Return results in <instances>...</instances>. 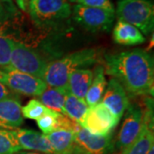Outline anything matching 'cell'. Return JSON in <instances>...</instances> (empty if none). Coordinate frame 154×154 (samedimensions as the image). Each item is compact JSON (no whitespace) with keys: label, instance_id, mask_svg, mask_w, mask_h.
Segmentation results:
<instances>
[{"label":"cell","instance_id":"cell-1","mask_svg":"<svg viewBox=\"0 0 154 154\" xmlns=\"http://www.w3.org/2000/svg\"><path fill=\"white\" fill-rule=\"evenodd\" d=\"M103 63L105 73L121 83L128 97L153 96V57L146 51L134 49L106 54Z\"/></svg>","mask_w":154,"mask_h":154},{"label":"cell","instance_id":"cell-2","mask_svg":"<svg viewBox=\"0 0 154 154\" xmlns=\"http://www.w3.org/2000/svg\"><path fill=\"white\" fill-rule=\"evenodd\" d=\"M100 57L101 51L96 48L74 51L58 60L49 63L42 80L47 87L67 89L68 80L72 72L94 65L101 60Z\"/></svg>","mask_w":154,"mask_h":154},{"label":"cell","instance_id":"cell-3","mask_svg":"<svg viewBox=\"0 0 154 154\" xmlns=\"http://www.w3.org/2000/svg\"><path fill=\"white\" fill-rule=\"evenodd\" d=\"M27 13L36 28L49 30L70 17L72 7L69 0H29Z\"/></svg>","mask_w":154,"mask_h":154},{"label":"cell","instance_id":"cell-4","mask_svg":"<svg viewBox=\"0 0 154 154\" xmlns=\"http://www.w3.org/2000/svg\"><path fill=\"white\" fill-rule=\"evenodd\" d=\"M115 14L119 21L135 27L142 34L153 31L154 6L151 0H118Z\"/></svg>","mask_w":154,"mask_h":154},{"label":"cell","instance_id":"cell-5","mask_svg":"<svg viewBox=\"0 0 154 154\" xmlns=\"http://www.w3.org/2000/svg\"><path fill=\"white\" fill-rule=\"evenodd\" d=\"M49 62L38 51L19 42H14L11 68L19 72L43 79Z\"/></svg>","mask_w":154,"mask_h":154},{"label":"cell","instance_id":"cell-6","mask_svg":"<svg viewBox=\"0 0 154 154\" xmlns=\"http://www.w3.org/2000/svg\"><path fill=\"white\" fill-rule=\"evenodd\" d=\"M115 11L75 5L72 8L74 21L91 33L109 32L115 20Z\"/></svg>","mask_w":154,"mask_h":154},{"label":"cell","instance_id":"cell-7","mask_svg":"<svg viewBox=\"0 0 154 154\" xmlns=\"http://www.w3.org/2000/svg\"><path fill=\"white\" fill-rule=\"evenodd\" d=\"M0 82L15 94L33 97H38L47 88L42 79L15 70L11 67L0 69Z\"/></svg>","mask_w":154,"mask_h":154},{"label":"cell","instance_id":"cell-8","mask_svg":"<svg viewBox=\"0 0 154 154\" xmlns=\"http://www.w3.org/2000/svg\"><path fill=\"white\" fill-rule=\"evenodd\" d=\"M25 18L13 0H0V33L15 42L26 38Z\"/></svg>","mask_w":154,"mask_h":154},{"label":"cell","instance_id":"cell-9","mask_svg":"<svg viewBox=\"0 0 154 154\" xmlns=\"http://www.w3.org/2000/svg\"><path fill=\"white\" fill-rule=\"evenodd\" d=\"M115 152L112 133L94 134L81 127L75 133L72 154H112Z\"/></svg>","mask_w":154,"mask_h":154},{"label":"cell","instance_id":"cell-10","mask_svg":"<svg viewBox=\"0 0 154 154\" xmlns=\"http://www.w3.org/2000/svg\"><path fill=\"white\" fill-rule=\"evenodd\" d=\"M143 115L144 108L136 103H129L124 112L121 128L114 140L115 151L124 150L137 138L142 128Z\"/></svg>","mask_w":154,"mask_h":154},{"label":"cell","instance_id":"cell-11","mask_svg":"<svg viewBox=\"0 0 154 154\" xmlns=\"http://www.w3.org/2000/svg\"><path fill=\"white\" fill-rule=\"evenodd\" d=\"M118 120L104 104L89 106L80 126L94 134H108L118 124Z\"/></svg>","mask_w":154,"mask_h":154},{"label":"cell","instance_id":"cell-12","mask_svg":"<svg viewBox=\"0 0 154 154\" xmlns=\"http://www.w3.org/2000/svg\"><path fill=\"white\" fill-rule=\"evenodd\" d=\"M141 130L137 138L119 154H147L154 146L153 101L152 97H146Z\"/></svg>","mask_w":154,"mask_h":154},{"label":"cell","instance_id":"cell-13","mask_svg":"<svg viewBox=\"0 0 154 154\" xmlns=\"http://www.w3.org/2000/svg\"><path fill=\"white\" fill-rule=\"evenodd\" d=\"M100 102L104 104L118 120L121 119L130 103L125 89L115 78H111L109 81L103 99Z\"/></svg>","mask_w":154,"mask_h":154},{"label":"cell","instance_id":"cell-14","mask_svg":"<svg viewBox=\"0 0 154 154\" xmlns=\"http://www.w3.org/2000/svg\"><path fill=\"white\" fill-rule=\"evenodd\" d=\"M11 132L22 150L35 151L44 154H54L49 140L44 134L24 128L12 129Z\"/></svg>","mask_w":154,"mask_h":154},{"label":"cell","instance_id":"cell-15","mask_svg":"<svg viewBox=\"0 0 154 154\" xmlns=\"http://www.w3.org/2000/svg\"><path fill=\"white\" fill-rule=\"evenodd\" d=\"M23 123L22 106L17 97L0 100V128L16 129Z\"/></svg>","mask_w":154,"mask_h":154},{"label":"cell","instance_id":"cell-16","mask_svg":"<svg viewBox=\"0 0 154 154\" xmlns=\"http://www.w3.org/2000/svg\"><path fill=\"white\" fill-rule=\"evenodd\" d=\"M112 37L116 44L122 45H137L146 41L144 35L138 28L119 20L113 28Z\"/></svg>","mask_w":154,"mask_h":154},{"label":"cell","instance_id":"cell-17","mask_svg":"<svg viewBox=\"0 0 154 154\" xmlns=\"http://www.w3.org/2000/svg\"><path fill=\"white\" fill-rule=\"evenodd\" d=\"M94 78V72L87 69H81L72 72L68 80L67 89L69 94L77 98L85 99Z\"/></svg>","mask_w":154,"mask_h":154},{"label":"cell","instance_id":"cell-18","mask_svg":"<svg viewBox=\"0 0 154 154\" xmlns=\"http://www.w3.org/2000/svg\"><path fill=\"white\" fill-rule=\"evenodd\" d=\"M54 154H72L75 132L65 128H56L45 134Z\"/></svg>","mask_w":154,"mask_h":154},{"label":"cell","instance_id":"cell-19","mask_svg":"<svg viewBox=\"0 0 154 154\" xmlns=\"http://www.w3.org/2000/svg\"><path fill=\"white\" fill-rule=\"evenodd\" d=\"M106 86L107 82L105 76V69L103 65H98L95 68L93 82L85 97V101L88 107L96 105L101 101Z\"/></svg>","mask_w":154,"mask_h":154},{"label":"cell","instance_id":"cell-20","mask_svg":"<svg viewBox=\"0 0 154 154\" xmlns=\"http://www.w3.org/2000/svg\"><path fill=\"white\" fill-rule=\"evenodd\" d=\"M68 94L67 89L48 87L38 96V101L49 110L63 114V105Z\"/></svg>","mask_w":154,"mask_h":154},{"label":"cell","instance_id":"cell-21","mask_svg":"<svg viewBox=\"0 0 154 154\" xmlns=\"http://www.w3.org/2000/svg\"><path fill=\"white\" fill-rule=\"evenodd\" d=\"M88 109L85 99L77 98L70 94H68L63 105V115L77 122L79 125Z\"/></svg>","mask_w":154,"mask_h":154},{"label":"cell","instance_id":"cell-22","mask_svg":"<svg viewBox=\"0 0 154 154\" xmlns=\"http://www.w3.org/2000/svg\"><path fill=\"white\" fill-rule=\"evenodd\" d=\"M21 150L11 130L0 128V154H14Z\"/></svg>","mask_w":154,"mask_h":154},{"label":"cell","instance_id":"cell-23","mask_svg":"<svg viewBox=\"0 0 154 154\" xmlns=\"http://www.w3.org/2000/svg\"><path fill=\"white\" fill-rule=\"evenodd\" d=\"M47 111H49L48 108L41 104L38 99H34L29 100L27 105L22 107V116L31 120H37Z\"/></svg>","mask_w":154,"mask_h":154},{"label":"cell","instance_id":"cell-24","mask_svg":"<svg viewBox=\"0 0 154 154\" xmlns=\"http://www.w3.org/2000/svg\"><path fill=\"white\" fill-rule=\"evenodd\" d=\"M14 42L12 39L0 33V69L11 67V56Z\"/></svg>","mask_w":154,"mask_h":154},{"label":"cell","instance_id":"cell-25","mask_svg":"<svg viewBox=\"0 0 154 154\" xmlns=\"http://www.w3.org/2000/svg\"><path fill=\"white\" fill-rule=\"evenodd\" d=\"M58 114L59 113H57L53 110H49V111H47L45 114L36 120L37 125L44 134H47L56 129L57 118Z\"/></svg>","mask_w":154,"mask_h":154},{"label":"cell","instance_id":"cell-26","mask_svg":"<svg viewBox=\"0 0 154 154\" xmlns=\"http://www.w3.org/2000/svg\"><path fill=\"white\" fill-rule=\"evenodd\" d=\"M69 1L85 7L99 8L110 11H115L114 5L110 0H69Z\"/></svg>","mask_w":154,"mask_h":154},{"label":"cell","instance_id":"cell-27","mask_svg":"<svg viewBox=\"0 0 154 154\" xmlns=\"http://www.w3.org/2000/svg\"><path fill=\"white\" fill-rule=\"evenodd\" d=\"M17 94L12 92L6 86H5L3 83L0 82V100L8 99V98H14V97H17Z\"/></svg>","mask_w":154,"mask_h":154},{"label":"cell","instance_id":"cell-28","mask_svg":"<svg viewBox=\"0 0 154 154\" xmlns=\"http://www.w3.org/2000/svg\"><path fill=\"white\" fill-rule=\"evenodd\" d=\"M15 2V4L21 10V11L27 12V9H28V4L29 0H13Z\"/></svg>","mask_w":154,"mask_h":154},{"label":"cell","instance_id":"cell-29","mask_svg":"<svg viewBox=\"0 0 154 154\" xmlns=\"http://www.w3.org/2000/svg\"><path fill=\"white\" fill-rule=\"evenodd\" d=\"M14 154H41V153H38V152H21V151H19V152H17L16 153Z\"/></svg>","mask_w":154,"mask_h":154},{"label":"cell","instance_id":"cell-30","mask_svg":"<svg viewBox=\"0 0 154 154\" xmlns=\"http://www.w3.org/2000/svg\"><path fill=\"white\" fill-rule=\"evenodd\" d=\"M147 154H154V146L150 149V151H149V152Z\"/></svg>","mask_w":154,"mask_h":154},{"label":"cell","instance_id":"cell-31","mask_svg":"<svg viewBox=\"0 0 154 154\" xmlns=\"http://www.w3.org/2000/svg\"><path fill=\"white\" fill-rule=\"evenodd\" d=\"M112 154H114V153H112Z\"/></svg>","mask_w":154,"mask_h":154}]
</instances>
